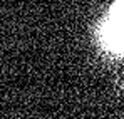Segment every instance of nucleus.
<instances>
[{
	"label": "nucleus",
	"mask_w": 124,
	"mask_h": 119,
	"mask_svg": "<svg viewBox=\"0 0 124 119\" xmlns=\"http://www.w3.org/2000/svg\"><path fill=\"white\" fill-rule=\"evenodd\" d=\"M104 35L107 45L124 50V0L112 5Z\"/></svg>",
	"instance_id": "nucleus-1"
}]
</instances>
